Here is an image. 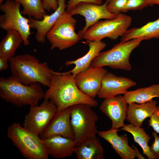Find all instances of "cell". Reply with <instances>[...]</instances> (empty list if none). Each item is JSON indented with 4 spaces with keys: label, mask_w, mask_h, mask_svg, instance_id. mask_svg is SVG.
Wrapping results in <instances>:
<instances>
[{
    "label": "cell",
    "mask_w": 159,
    "mask_h": 159,
    "mask_svg": "<svg viewBox=\"0 0 159 159\" xmlns=\"http://www.w3.org/2000/svg\"><path fill=\"white\" fill-rule=\"evenodd\" d=\"M123 96L128 104L132 102L141 104L151 100L154 98H159V84L127 91Z\"/></svg>",
    "instance_id": "cb8c5ba5"
},
{
    "label": "cell",
    "mask_w": 159,
    "mask_h": 159,
    "mask_svg": "<svg viewBox=\"0 0 159 159\" xmlns=\"http://www.w3.org/2000/svg\"><path fill=\"white\" fill-rule=\"evenodd\" d=\"M44 95L45 92L39 82L27 85L22 84L12 75L0 78V97L17 107L37 105Z\"/></svg>",
    "instance_id": "3957f363"
},
{
    "label": "cell",
    "mask_w": 159,
    "mask_h": 159,
    "mask_svg": "<svg viewBox=\"0 0 159 159\" xmlns=\"http://www.w3.org/2000/svg\"><path fill=\"white\" fill-rule=\"evenodd\" d=\"M57 110L56 106L44 99L39 105L30 106L26 115L23 126L40 136L52 119Z\"/></svg>",
    "instance_id": "30bf717a"
},
{
    "label": "cell",
    "mask_w": 159,
    "mask_h": 159,
    "mask_svg": "<svg viewBox=\"0 0 159 159\" xmlns=\"http://www.w3.org/2000/svg\"><path fill=\"white\" fill-rule=\"evenodd\" d=\"M107 72L103 67H94L90 65L86 70L75 75L74 79L79 90L94 99L100 88L102 79Z\"/></svg>",
    "instance_id": "7c38bea8"
},
{
    "label": "cell",
    "mask_w": 159,
    "mask_h": 159,
    "mask_svg": "<svg viewBox=\"0 0 159 159\" xmlns=\"http://www.w3.org/2000/svg\"><path fill=\"white\" fill-rule=\"evenodd\" d=\"M76 23V19L67 10L59 16L46 36L51 50L55 48L66 49L81 39L75 31Z\"/></svg>",
    "instance_id": "52a82bcc"
},
{
    "label": "cell",
    "mask_w": 159,
    "mask_h": 159,
    "mask_svg": "<svg viewBox=\"0 0 159 159\" xmlns=\"http://www.w3.org/2000/svg\"><path fill=\"white\" fill-rule=\"evenodd\" d=\"M136 85L135 81L129 78L117 76L107 72L102 79L97 96L100 98L105 99L124 95L129 88Z\"/></svg>",
    "instance_id": "5bb4252c"
},
{
    "label": "cell",
    "mask_w": 159,
    "mask_h": 159,
    "mask_svg": "<svg viewBox=\"0 0 159 159\" xmlns=\"http://www.w3.org/2000/svg\"><path fill=\"white\" fill-rule=\"evenodd\" d=\"M149 6H151L149 0H128L123 12L141 10Z\"/></svg>",
    "instance_id": "83f0119b"
},
{
    "label": "cell",
    "mask_w": 159,
    "mask_h": 159,
    "mask_svg": "<svg viewBox=\"0 0 159 159\" xmlns=\"http://www.w3.org/2000/svg\"><path fill=\"white\" fill-rule=\"evenodd\" d=\"M108 0L102 5H98L89 2H81L67 12L72 16L79 14L85 18L86 24L85 26L77 33L81 39L84 34L91 26L101 19H112L117 17L118 14L109 12L107 9Z\"/></svg>",
    "instance_id": "8fae6325"
},
{
    "label": "cell",
    "mask_w": 159,
    "mask_h": 159,
    "mask_svg": "<svg viewBox=\"0 0 159 159\" xmlns=\"http://www.w3.org/2000/svg\"><path fill=\"white\" fill-rule=\"evenodd\" d=\"M155 131L153 132L152 136L154 138V140L150 149L156 159H159V136Z\"/></svg>",
    "instance_id": "f546056e"
},
{
    "label": "cell",
    "mask_w": 159,
    "mask_h": 159,
    "mask_svg": "<svg viewBox=\"0 0 159 159\" xmlns=\"http://www.w3.org/2000/svg\"><path fill=\"white\" fill-rule=\"evenodd\" d=\"M8 60L5 58L0 57V71L6 70L8 68Z\"/></svg>",
    "instance_id": "d6a6232c"
},
{
    "label": "cell",
    "mask_w": 159,
    "mask_h": 159,
    "mask_svg": "<svg viewBox=\"0 0 159 159\" xmlns=\"http://www.w3.org/2000/svg\"><path fill=\"white\" fill-rule=\"evenodd\" d=\"M78 159H103V148L96 136L76 146L74 152Z\"/></svg>",
    "instance_id": "44dd1931"
},
{
    "label": "cell",
    "mask_w": 159,
    "mask_h": 159,
    "mask_svg": "<svg viewBox=\"0 0 159 159\" xmlns=\"http://www.w3.org/2000/svg\"><path fill=\"white\" fill-rule=\"evenodd\" d=\"M4 0H0V4H2V2Z\"/></svg>",
    "instance_id": "d590c367"
},
{
    "label": "cell",
    "mask_w": 159,
    "mask_h": 159,
    "mask_svg": "<svg viewBox=\"0 0 159 159\" xmlns=\"http://www.w3.org/2000/svg\"><path fill=\"white\" fill-rule=\"evenodd\" d=\"M74 76L68 71L55 72L53 75L49 89L45 92L44 99L56 107L57 111L80 104L96 106L98 102L82 92L77 87Z\"/></svg>",
    "instance_id": "6da1fadb"
},
{
    "label": "cell",
    "mask_w": 159,
    "mask_h": 159,
    "mask_svg": "<svg viewBox=\"0 0 159 159\" xmlns=\"http://www.w3.org/2000/svg\"><path fill=\"white\" fill-rule=\"evenodd\" d=\"M23 41L22 37L18 31L14 30L7 31L0 42V57L8 60L14 56L16 50Z\"/></svg>",
    "instance_id": "603a6c76"
},
{
    "label": "cell",
    "mask_w": 159,
    "mask_h": 159,
    "mask_svg": "<svg viewBox=\"0 0 159 159\" xmlns=\"http://www.w3.org/2000/svg\"><path fill=\"white\" fill-rule=\"evenodd\" d=\"M157 102L153 99L145 103L132 102L128 105L126 119L135 126L141 127L145 119L150 117L155 111Z\"/></svg>",
    "instance_id": "d6986e66"
},
{
    "label": "cell",
    "mask_w": 159,
    "mask_h": 159,
    "mask_svg": "<svg viewBox=\"0 0 159 159\" xmlns=\"http://www.w3.org/2000/svg\"><path fill=\"white\" fill-rule=\"evenodd\" d=\"M145 39L140 37L120 41L110 49L100 52L92 61L91 65L94 67L107 66L115 69L127 71L131 68L129 62L130 54Z\"/></svg>",
    "instance_id": "5b68a950"
},
{
    "label": "cell",
    "mask_w": 159,
    "mask_h": 159,
    "mask_svg": "<svg viewBox=\"0 0 159 159\" xmlns=\"http://www.w3.org/2000/svg\"><path fill=\"white\" fill-rule=\"evenodd\" d=\"M71 107L70 122L76 146L96 136L99 131L96 124L99 117L88 105L78 104Z\"/></svg>",
    "instance_id": "8992f818"
},
{
    "label": "cell",
    "mask_w": 159,
    "mask_h": 159,
    "mask_svg": "<svg viewBox=\"0 0 159 159\" xmlns=\"http://www.w3.org/2000/svg\"><path fill=\"white\" fill-rule=\"evenodd\" d=\"M49 155L53 158L62 159L71 156L76 146L73 139L60 135L42 139Z\"/></svg>",
    "instance_id": "2e32d148"
},
{
    "label": "cell",
    "mask_w": 159,
    "mask_h": 159,
    "mask_svg": "<svg viewBox=\"0 0 159 159\" xmlns=\"http://www.w3.org/2000/svg\"><path fill=\"white\" fill-rule=\"evenodd\" d=\"M12 75L22 84L29 85L38 82L49 87L55 72L46 62H40L29 54L17 55L8 59Z\"/></svg>",
    "instance_id": "7a4b0ae2"
},
{
    "label": "cell",
    "mask_w": 159,
    "mask_h": 159,
    "mask_svg": "<svg viewBox=\"0 0 159 159\" xmlns=\"http://www.w3.org/2000/svg\"><path fill=\"white\" fill-rule=\"evenodd\" d=\"M118 130L110 129L104 131H99L98 135L109 143L115 152L122 159H134L136 157L134 149L128 145L127 136L118 135Z\"/></svg>",
    "instance_id": "ac0fdd59"
},
{
    "label": "cell",
    "mask_w": 159,
    "mask_h": 159,
    "mask_svg": "<svg viewBox=\"0 0 159 159\" xmlns=\"http://www.w3.org/2000/svg\"><path fill=\"white\" fill-rule=\"evenodd\" d=\"M89 50L82 57L74 60L67 61L66 66L74 64L73 69L69 71L74 76L77 74L87 69L90 65L93 59L106 46V43L103 42L86 41Z\"/></svg>",
    "instance_id": "ffe728a7"
},
{
    "label": "cell",
    "mask_w": 159,
    "mask_h": 159,
    "mask_svg": "<svg viewBox=\"0 0 159 159\" xmlns=\"http://www.w3.org/2000/svg\"><path fill=\"white\" fill-rule=\"evenodd\" d=\"M57 0L58 5L57 8L51 15H46L43 20H37L32 18H28L30 27L36 30L35 38L39 42H45L47 33L59 16L65 11L67 7L66 0Z\"/></svg>",
    "instance_id": "e0dca14e"
},
{
    "label": "cell",
    "mask_w": 159,
    "mask_h": 159,
    "mask_svg": "<svg viewBox=\"0 0 159 159\" xmlns=\"http://www.w3.org/2000/svg\"><path fill=\"white\" fill-rule=\"evenodd\" d=\"M121 129L128 132L132 135L135 142L141 147L143 154L149 159H156L148 145V143L151 138L146 133L143 128L135 126L130 124L125 125Z\"/></svg>",
    "instance_id": "d4e9b609"
},
{
    "label": "cell",
    "mask_w": 159,
    "mask_h": 159,
    "mask_svg": "<svg viewBox=\"0 0 159 159\" xmlns=\"http://www.w3.org/2000/svg\"><path fill=\"white\" fill-rule=\"evenodd\" d=\"M151 5L153 6L154 5L157 4L159 6V0H149Z\"/></svg>",
    "instance_id": "e575fe53"
},
{
    "label": "cell",
    "mask_w": 159,
    "mask_h": 159,
    "mask_svg": "<svg viewBox=\"0 0 159 159\" xmlns=\"http://www.w3.org/2000/svg\"><path fill=\"white\" fill-rule=\"evenodd\" d=\"M21 4L23 9L20 11L22 15H27L29 18L33 17L37 20H43L47 14L42 2V0H14Z\"/></svg>",
    "instance_id": "484cf974"
},
{
    "label": "cell",
    "mask_w": 159,
    "mask_h": 159,
    "mask_svg": "<svg viewBox=\"0 0 159 159\" xmlns=\"http://www.w3.org/2000/svg\"><path fill=\"white\" fill-rule=\"evenodd\" d=\"M148 122L149 126L152 127L154 131L159 134V106H157L155 111L150 117Z\"/></svg>",
    "instance_id": "f1b7e54d"
},
{
    "label": "cell",
    "mask_w": 159,
    "mask_h": 159,
    "mask_svg": "<svg viewBox=\"0 0 159 159\" xmlns=\"http://www.w3.org/2000/svg\"><path fill=\"white\" fill-rule=\"evenodd\" d=\"M128 104L121 95L104 99L99 109L112 121L111 128L118 130L125 125Z\"/></svg>",
    "instance_id": "4fadbf2b"
},
{
    "label": "cell",
    "mask_w": 159,
    "mask_h": 159,
    "mask_svg": "<svg viewBox=\"0 0 159 159\" xmlns=\"http://www.w3.org/2000/svg\"><path fill=\"white\" fill-rule=\"evenodd\" d=\"M128 0H108L107 9L110 12L118 14L123 12Z\"/></svg>",
    "instance_id": "4316f807"
},
{
    "label": "cell",
    "mask_w": 159,
    "mask_h": 159,
    "mask_svg": "<svg viewBox=\"0 0 159 159\" xmlns=\"http://www.w3.org/2000/svg\"><path fill=\"white\" fill-rule=\"evenodd\" d=\"M132 21L130 16L121 13L113 19L99 20L88 29L83 38L86 41L96 42L100 41L105 37L116 39L119 37L122 36Z\"/></svg>",
    "instance_id": "ba28073f"
},
{
    "label": "cell",
    "mask_w": 159,
    "mask_h": 159,
    "mask_svg": "<svg viewBox=\"0 0 159 159\" xmlns=\"http://www.w3.org/2000/svg\"><path fill=\"white\" fill-rule=\"evenodd\" d=\"M7 135L22 156L27 159H48L49 155L40 136L18 122L9 125Z\"/></svg>",
    "instance_id": "277c9868"
},
{
    "label": "cell",
    "mask_w": 159,
    "mask_h": 159,
    "mask_svg": "<svg viewBox=\"0 0 159 159\" xmlns=\"http://www.w3.org/2000/svg\"><path fill=\"white\" fill-rule=\"evenodd\" d=\"M42 2L44 9L48 11H55L58 7L57 0H42Z\"/></svg>",
    "instance_id": "1f68e13d"
},
{
    "label": "cell",
    "mask_w": 159,
    "mask_h": 159,
    "mask_svg": "<svg viewBox=\"0 0 159 159\" xmlns=\"http://www.w3.org/2000/svg\"><path fill=\"white\" fill-rule=\"evenodd\" d=\"M21 4L14 0H6L0 4V9L4 13L0 16V27L7 31L14 30L22 35L24 45L30 44L29 39L32 34L28 18L23 16L20 11Z\"/></svg>",
    "instance_id": "9c48e42d"
},
{
    "label": "cell",
    "mask_w": 159,
    "mask_h": 159,
    "mask_svg": "<svg viewBox=\"0 0 159 159\" xmlns=\"http://www.w3.org/2000/svg\"><path fill=\"white\" fill-rule=\"evenodd\" d=\"M143 37L145 40L159 39V18L148 22L140 27H133L128 29L122 37L121 41Z\"/></svg>",
    "instance_id": "7402d4cb"
},
{
    "label": "cell",
    "mask_w": 159,
    "mask_h": 159,
    "mask_svg": "<svg viewBox=\"0 0 159 159\" xmlns=\"http://www.w3.org/2000/svg\"><path fill=\"white\" fill-rule=\"evenodd\" d=\"M71 107L57 111L42 133L40 135L44 139L54 135H60L73 139L74 136L70 122Z\"/></svg>",
    "instance_id": "9a60e30c"
},
{
    "label": "cell",
    "mask_w": 159,
    "mask_h": 159,
    "mask_svg": "<svg viewBox=\"0 0 159 159\" xmlns=\"http://www.w3.org/2000/svg\"><path fill=\"white\" fill-rule=\"evenodd\" d=\"M82 2H89L100 5L102 3V0H69L67 4V10H71L77 4Z\"/></svg>",
    "instance_id": "4dcf8cb0"
},
{
    "label": "cell",
    "mask_w": 159,
    "mask_h": 159,
    "mask_svg": "<svg viewBox=\"0 0 159 159\" xmlns=\"http://www.w3.org/2000/svg\"><path fill=\"white\" fill-rule=\"evenodd\" d=\"M132 147L135 149V153L136 157L139 159H144V157L140 153L139 151L137 148L133 145H132Z\"/></svg>",
    "instance_id": "836d02e7"
}]
</instances>
